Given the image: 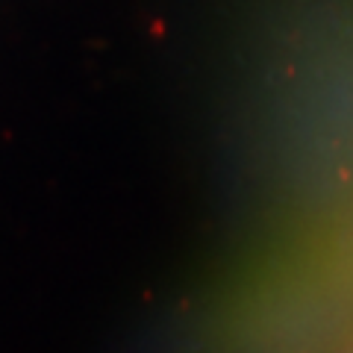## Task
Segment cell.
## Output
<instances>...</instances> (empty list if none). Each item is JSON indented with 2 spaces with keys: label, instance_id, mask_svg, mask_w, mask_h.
I'll return each instance as SVG.
<instances>
[]
</instances>
